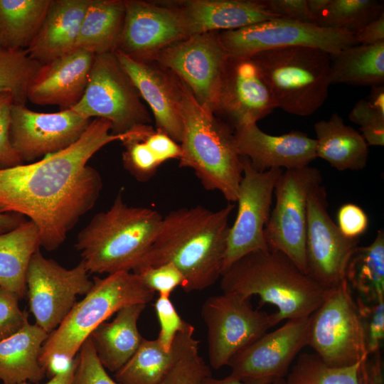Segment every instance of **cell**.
Here are the masks:
<instances>
[{"label": "cell", "instance_id": "681fc988", "mask_svg": "<svg viewBox=\"0 0 384 384\" xmlns=\"http://www.w3.org/2000/svg\"><path fill=\"white\" fill-rule=\"evenodd\" d=\"M144 140L160 164L181 156L180 144L162 132L154 129Z\"/></svg>", "mask_w": 384, "mask_h": 384}, {"label": "cell", "instance_id": "f35d334b", "mask_svg": "<svg viewBox=\"0 0 384 384\" xmlns=\"http://www.w3.org/2000/svg\"><path fill=\"white\" fill-rule=\"evenodd\" d=\"M154 130L150 124L137 126L127 132L121 142L124 146L122 162L124 169L137 181H149L161 165L144 139Z\"/></svg>", "mask_w": 384, "mask_h": 384}, {"label": "cell", "instance_id": "ab89813d", "mask_svg": "<svg viewBox=\"0 0 384 384\" xmlns=\"http://www.w3.org/2000/svg\"><path fill=\"white\" fill-rule=\"evenodd\" d=\"M73 384H119L113 380L100 361L90 337L82 344Z\"/></svg>", "mask_w": 384, "mask_h": 384}, {"label": "cell", "instance_id": "5b68a950", "mask_svg": "<svg viewBox=\"0 0 384 384\" xmlns=\"http://www.w3.org/2000/svg\"><path fill=\"white\" fill-rule=\"evenodd\" d=\"M92 282L42 346L39 362L50 378L69 368L84 341L109 317L124 306L149 303L155 294L133 272L95 277Z\"/></svg>", "mask_w": 384, "mask_h": 384}, {"label": "cell", "instance_id": "60d3db41", "mask_svg": "<svg viewBox=\"0 0 384 384\" xmlns=\"http://www.w3.org/2000/svg\"><path fill=\"white\" fill-rule=\"evenodd\" d=\"M349 119L360 127L368 145H384V112L372 106L366 99L356 103L349 113Z\"/></svg>", "mask_w": 384, "mask_h": 384}, {"label": "cell", "instance_id": "8d00e7d4", "mask_svg": "<svg viewBox=\"0 0 384 384\" xmlns=\"http://www.w3.org/2000/svg\"><path fill=\"white\" fill-rule=\"evenodd\" d=\"M383 9V1L377 0H330L315 23L356 33L384 14Z\"/></svg>", "mask_w": 384, "mask_h": 384}, {"label": "cell", "instance_id": "2e32d148", "mask_svg": "<svg viewBox=\"0 0 384 384\" xmlns=\"http://www.w3.org/2000/svg\"><path fill=\"white\" fill-rule=\"evenodd\" d=\"M242 178L236 203L238 213L230 226L222 274L235 262L257 250H268L265 228L269 220L276 182L284 169L255 170L241 157Z\"/></svg>", "mask_w": 384, "mask_h": 384}, {"label": "cell", "instance_id": "db71d44e", "mask_svg": "<svg viewBox=\"0 0 384 384\" xmlns=\"http://www.w3.org/2000/svg\"><path fill=\"white\" fill-rule=\"evenodd\" d=\"M23 222L22 215L13 213H0V233L10 231Z\"/></svg>", "mask_w": 384, "mask_h": 384}, {"label": "cell", "instance_id": "f1b7e54d", "mask_svg": "<svg viewBox=\"0 0 384 384\" xmlns=\"http://www.w3.org/2000/svg\"><path fill=\"white\" fill-rule=\"evenodd\" d=\"M40 246L38 229L31 220L0 233V287L24 297L28 267Z\"/></svg>", "mask_w": 384, "mask_h": 384}, {"label": "cell", "instance_id": "8992f818", "mask_svg": "<svg viewBox=\"0 0 384 384\" xmlns=\"http://www.w3.org/2000/svg\"><path fill=\"white\" fill-rule=\"evenodd\" d=\"M181 88L183 130L178 166L192 169L205 189L218 191L235 203L243 166L234 130L201 107L182 82Z\"/></svg>", "mask_w": 384, "mask_h": 384}, {"label": "cell", "instance_id": "ee69618b", "mask_svg": "<svg viewBox=\"0 0 384 384\" xmlns=\"http://www.w3.org/2000/svg\"><path fill=\"white\" fill-rule=\"evenodd\" d=\"M154 307L160 325L156 339L161 347L169 352L177 333L187 322L178 314L169 296L159 295Z\"/></svg>", "mask_w": 384, "mask_h": 384}, {"label": "cell", "instance_id": "d4e9b609", "mask_svg": "<svg viewBox=\"0 0 384 384\" xmlns=\"http://www.w3.org/2000/svg\"><path fill=\"white\" fill-rule=\"evenodd\" d=\"M90 0H52L34 39L26 49L41 65L75 50L80 25Z\"/></svg>", "mask_w": 384, "mask_h": 384}, {"label": "cell", "instance_id": "f5cc1de1", "mask_svg": "<svg viewBox=\"0 0 384 384\" xmlns=\"http://www.w3.org/2000/svg\"><path fill=\"white\" fill-rule=\"evenodd\" d=\"M78 364V358L75 357L70 367L65 371L58 373L46 383L45 384H73L74 375ZM19 384H36L30 382H23Z\"/></svg>", "mask_w": 384, "mask_h": 384}, {"label": "cell", "instance_id": "9c48e42d", "mask_svg": "<svg viewBox=\"0 0 384 384\" xmlns=\"http://www.w3.org/2000/svg\"><path fill=\"white\" fill-rule=\"evenodd\" d=\"M71 109L89 119L108 121L113 134H122L151 122L139 91L114 51L95 55L85 92Z\"/></svg>", "mask_w": 384, "mask_h": 384}, {"label": "cell", "instance_id": "4dcf8cb0", "mask_svg": "<svg viewBox=\"0 0 384 384\" xmlns=\"http://www.w3.org/2000/svg\"><path fill=\"white\" fill-rule=\"evenodd\" d=\"M331 85L377 86L384 83V43L354 45L330 54Z\"/></svg>", "mask_w": 384, "mask_h": 384}, {"label": "cell", "instance_id": "9f6ffc18", "mask_svg": "<svg viewBox=\"0 0 384 384\" xmlns=\"http://www.w3.org/2000/svg\"><path fill=\"white\" fill-rule=\"evenodd\" d=\"M329 1L330 0H306L309 13L314 23L326 9Z\"/></svg>", "mask_w": 384, "mask_h": 384}, {"label": "cell", "instance_id": "7dc6e473", "mask_svg": "<svg viewBox=\"0 0 384 384\" xmlns=\"http://www.w3.org/2000/svg\"><path fill=\"white\" fill-rule=\"evenodd\" d=\"M337 220L338 229L348 238H359L368 225L366 213L360 206L353 203H346L340 207Z\"/></svg>", "mask_w": 384, "mask_h": 384}, {"label": "cell", "instance_id": "7a4b0ae2", "mask_svg": "<svg viewBox=\"0 0 384 384\" xmlns=\"http://www.w3.org/2000/svg\"><path fill=\"white\" fill-rule=\"evenodd\" d=\"M235 207L228 203L217 210L197 205L170 211L132 271L171 262L182 273L186 292L212 286L222 274L229 218Z\"/></svg>", "mask_w": 384, "mask_h": 384}, {"label": "cell", "instance_id": "83f0119b", "mask_svg": "<svg viewBox=\"0 0 384 384\" xmlns=\"http://www.w3.org/2000/svg\"><path fill=\"white\" fill-rule=\"evenodd\" d=\"M316 157L338 171L363 169L368 158V144L361 134L344 123L336 112L314 125Z\"/></svg>", "mask_w": 384, "mask_h": 384}, {"label": "cell", "instance_id": "e575fe53", "mask_svg": "<svg viewBox=\"0 0 384 384\" xmlns=\"http://www.w3.org/2000/svg\"><path fill=\"white\" fill-rule=\"evenodd\" d=\"M172 353L166 351L158 340L146 339L132 358L114 373L119 384H159L168 371Z\"/></svg>", "mask_w": 384, "mask_h": 384}, {"label": "cell", "instance_id": "7bdbcfd3", "mask_svg": "<svg viewBox=\"0 0 384 384\" xmlns=\"http://www.w3.org/2000/svg\"><path fill=\"white\" fill-rule=\"evenodd\" d=\"M146 286L159 295L169 296L178 286L183 285L184 277L173 263L168 262L154 267H144L134 271Z\"/></svg>", "mask_w": 384, "mask_h": 384}, {"label": "cell", "instance_id": "74e56055", "mask_svg": "<svg viewBox=\"0 0 384 384\" xmlns=\"http://www.w3.org/2000/svg\"><path fill=\"white\" fill-rule=\"evenodd\" d=\"M40 66L26 50L0 47V92H9L15 104L26 105L28 83Z\"/></svg>", "mask_w": 384, "mask_h": 384}, {"label": "cell", "instance_id": "44dd1931", "mask_svg": "<svg viewBox=\"0 0 384 384\" xmlns=\"http://www.w3.org/2000/svg\"><path fill=\"white\" fill-rule=\"evenodd\" d=\"M114 53L151 110L156 130L180 144L183 130L181 80L154 60L134 59L118 50Z\"/></svg>", "mask_w": 384, "mask_h": 384}, {"label": "cell", "instance_id": "30bf717a", "mask_svg": "<svg viewBox=\"0 0 384 384\" xmlns=\"http://www.w3.org/2000/svg\"><path fill=\"white\" fill-rule=\"evenodd\" d=\"M250 299L223 292L203 302L201 314L207 328L208 356L213 368L228 366L237 353L276 326L272 313L253 309Z\"/></svg>", "mask_w": 384, "mask_h": 384}, {"label": "cell", "instance_id": "ffe728a7", "mask_svg": "<svg viewBox=\"0 0 384 384\" xmlns=\"http://www.w3.org/2000/svg\"><path fill=\"white\" fill-rule=\"evenodd\" d=\"M124 5L115 50L134 59L151 60L164 48L187 38L178 13L166 2L124 0Z\"/></svg>", "mask_w": 384, "mask_h": 384}, {"label": "cell", "instance_id": "f546056e", "mask_svg": "<svg viewBox=\"0 0 384 384\" xmlns=\"http://www.w3.org/2000/svg\"><path fill=\"white\" fill-rule=\"evenodd\" d=\"M124 16V0H90L75 50H85L95 55L114 52L121 36Z\"/></svg>", "mask_w": 384, "mask_h": 384}, {"label": "cell", "instance_id": "52a82bcc", "mask_svg": "<svg viewBox=\"0 0 384 384\" xmlns=\"http://www.w3.org/2000/svg\"><path fill=\"white\" fill-rule=\"evenodd\" d=\"M250 58L259 67L277 108L309 116L325 102L331 85L330 54L305 46L279 48Z\"/></svg>", "mask_w": 384, "mask_h": 384}, {"label": "cell", "instance_id": "b9f144b4", "mask_svg": "<svg viewBox=\"0 0 384 384\" xmlns=\"http://www.w3.org/2000/svg\"><path fill=\"white\" fill-rule=\"evenodd\" d=\"M356 302L365 329L368 356L378 353L384 337V299L368 303L358 297Z\"/></svg>", "mask_w": 384, "mask_h": 384}, {"label": "cell", "instance_id": "d6a6232c", "mask_svg": "<svg viewBox=\"0 0 384 384\" xmlns=\"http://www.w3.org/2000/svg\"><path fill=\"white\" fill-rule=\"evenodd\" d=\"M351 288L368 303L384 299V232L379 230L371 244L358 246L346 270Z\"/></svg>", "mask_w": 384, "mask_h": 384}, {"label": "cell", "instance_id": "f6af8a7d", "mask_svg": "<svg viewBox=\"0 0 384 384\" xmlns=\"http://www.w3.org/2000/svg\"><path fill=\"white\" fill-rule=\"evenodd\" d=\"M14 103L10 92H0V169L23 164L10 139L11 110Z\"/></svg>", "mask_w": 384, "mask_h": 384}, {"label": "cell", "instance_id": "f907efd6", "mask_svg": "<svg viewBox=\"0 0 384 384\" xmlns=\"http://www.w3.org/2000/svg\"><path fill=\"white\" fill-rule=\"evenodd\" d=\"M355 36L357 44L360 45L384 43V14L362 28Z\"/></svg>", "mask_w": 384, "mask_h": 384}, {"label": "cell", "instance_id": "5bb4252c", "mask_svg": "<svg viewBox=\"0 0 384 384\" xmlns=\"http://www.w3.org/2000/svg\"><path fill=\"white\" fill-rule=\"evenodd\" d=\"M92 284L82 260L67 269L38 250L26 274V292L35 324L50 334L71 310L77 297L85 295Z\"/></svg>", "mask_w": 384, "mask_h": 384}, {"label": "cell", "instance_id": "603a6c76", "mask_svg": "<svg viewBox=\"0 0 384 384\" xmlns=\"http://www.w3.org/2000/svg\"><path fill=\"white\" fill-rule=\"evenodd\" d=\"M95 54L75 49L41 65L27 88V100L38 105L73 107L87 87Z\"/></svg>", "mask_w": 384, "mask_h": 384}, {"label": "cell", "instance_id": "4fadbf2b", "mask_svg": "<svg viewBox=\"0 0 384 384\" xmlns=\"http://www.w3.org/2000/svg\"><path fill=\"white\" fill-rule=\"evenodd\" d=\"M228 59L219 32L214 31L174 43L151 60L174 73L197 102L214 114Z\"/></svg>", "mask_w": 384, "mask_h": 384}, {"label": "cell", "instance_id": "7402d4cb", "mask_svg": "<svg viewBox=\"0 0 384 384\" xmlns=\"http://www.w3.org/2000/svg\"><path fill=\"white\" fill-rule=\"evenodd\" d=\"M238 153L258 171L309 166L316 157V142L305 133L292 131L274 136L251 124L234 130Z\"/></svg>", "mask_w": 384, "mask_h": 384}, {"label": "cell", "instance_id": "7c38bea8", "mask_svg": "<svg viewBox=\"0 0 384 384\" xmlns=\"http://www.w3.org/2000/svg\"><path fill=\"white\" fill-rule=\"evenodd\" d=\"M322 180L315 167L284 170L275 184V205L265 228L268 250L284 253L306 274L307 198Z\"/></svg>", "mask_w": 384, "mask_h": 384}, {"label": "cell", "instance_id": "d6986e66", "mask_svg": "<svg viewBox=\"0 0 384 384\" xmlns=\"http://www.w3.org/2000/svg\"><path fill=\"white\" fill-rule=\"evenodd\" d=\"M277 108L263 75L250 57H228L214 114L233 130L257 124Z\"/></svg>", "mask_w": 384, "mask_h": 384}, {"label": "cell", "instance_id": "836d02e7", "mask_svg": "<svg viewBox=\"0 0 384 384\" xmlns=\"http://www.w3.org/2000/svg\"><path fill=\"white\" fill-rule=\"evenodd\" d=\"M194 332V326L187 322L177 333L171 348V366L159 384H204L212 375L199 353V341Z\"/></svg>", "mask_w": 384, "mask_h": 384}, {"label": "cell", "instance_id": "277c9868", "mask_svg": "<svg viewBox=\"0 0 384 384\" xmlns=\"http://www.w3.org/2000/svg\"><path fill=\"white\" fill-rule=\"evenodd\" d=\"M162 218L151 208L127 205L120 191L107 210L80 230L75 248L89 273L132 272L154 240Z\"/></svg>", "mask_w": 384, "mask_h": 384}, {"label": "cell", "instance_id": "6da1fadb", "mask_svg": "<svg viewBox=\"0 0 384 384\" xmlns=\"http://www.w3.org/2000/svg\"><path fill=\"white\" fill-rule=\"evenodd\" d=\"M126 136L113 134L108 121L96 118L69 147L35 162L0 169V213L27 216L38 229L41 246L56 250L100 196L102 178L88 161Z\"/></svg>", "mask_w": 384, "mask_h": 384}, {"label": "cell", "instance_id": "3957f363", "mask_svg": "<svg viewBox=\"0 0 384 384\" xmlns=\"http://www.w3.org/2000/svg\"><path fill=\"white\" fill-rule=\"evenodd\" d=\"M223 292L246 298L257 295L277 308L276 325L284 320L309 316L329 290L304 273L279 251L257 250L235 262L220 276Z\"/></svg>", "mask_w": 384, "mask_h": 384}, {"label": "cell", "instance_id": "9a60e30c", "mask_svg": "<svg viewBox=\"0 0 384 384\" xmlns=\"http://www.w3.org/2000/svg\"><path fill=\"white\" fill-rule=\"evenodd\" d=\"M326 191L315 186L307 198L306 274L332 289L346 280L348 263L359 246V238L344 236L328 213Z\"/></svg>", "mask_w": 384, "mask_h": 384}, {"label": "cell", "instance_id": "ac0fdd59", "mask_svg": "<svg viewBox=\"0 0 384 384\" xmlns=\"http://www.w3.org/2000/svg\"><path fill=\"white\" fill-rule=\"evenodd\" d=\"M92 120L72 109L44 113L34 112L26 105L14 103L11 142L23 162L33 161L75 143Z\"/></svg>", "mask_w": 384, "mask_h": 384}, {"label": "cell", "instance_id": "484cf974", "mask_svg": "<svg viewBox=\"0 0 384 384\" xmlns=\"http://www.w3.org/2000/svg\"><path fill=\"white\" fill-rule=\"evenodd\" d=\"M146 304L121 308L110 322H103L90 335L98 358L105 369L115 373L135 353L144 338L137 322Z\"/></svg>", "mask_w": 384, "mask_h": 384}, {"label": "cell", "instance_id": "cb8c5ba5", "mask_svg": "<svg viewBox=\"0 0 384 384\" xmlns=\"http://www.w3.org/2000/svg\"><path fill=\"white\" fill-rule=\"evenodd\" d=\"M166 4L178 13L187 37L235 30L279 18L262 0H184Z\"/></svg>", "mask_w": 384, "mask_h": 384}, {"label": "cell", "instance_id": "ba28073f", "mask_svg": "<svg viewBox=\"0 0 384 384\" xmlns=\"http://www.w3.org/2000/svg\"><path fill=\"white\" fill-rule=\"evenodd\" d=\"M306 346L333 367L350 366L368 358L364 326L346 279L331 289L309 316Z\"/></svg>", "mask_w": 384, "mask_h": 384}, {"label": "cell", "instance_id": "4316f807", "mask_svg": "<svg viewBox=\"0 0 384 384\" xmlns=\"http://www.w3.org/2000/svg\"><path fill=\"white\" fill-rule=\"evenodd\" d=\"M48 334L26 321L12 336L0 341V380L3 384L37 383L46 371L39 362Z\"/></svg>", "mask_w": 384, "mask_h": 384}, {"label": "cell", "instance_id": "bcb514c9", "mask_svg": "<svg viewBox=\"0 0 384 384\" xmlns=\"http://www.w3.org/2000/svg\"><path fill=\"white\" fill-rule=\"evenodd\" d=\"M20 298L0 287V341L16 333L28 321V314L19 308Z\"/></svg>", "mask_w": 384, "mask_h": 384}, {"label": "cell", "instance_id": "816d5d0a", "mask_svg": "<svg viewBox=\"0 0 384 384\" xmlns=\"http://www.w3.org/2000/svg\"><path fill=\"white\" fill-rule=\"evenodd\" d=\"M370 361H364L361 366L360 384H383L380 353L372 355Z\"/></svg>", "mask_w": 384, "mask_h": 384}, {"label": "cell", "instance_id": "e0dca14e", "mask_svg": "<svg viewBox=\"0 0 384 384\" xmlns=\"http://www.w3.org/2000/svg\"><path fill=\"white\" fill-rule=\"evenodd\" d=\"M309 317L286 320L237 353L229 361L232 377L245 384H272L284 379L306 346Z\"/></svg>", "mask_w": 384, "mask_h": 384}, {"label": "cell", "instance_id": "d590c367", "mask_svg": "<svg viewBox=\"0 0 384 384\" xmlns=\"http://www.w3.org/2000/svg\"><path fill=\"white\" fill-rule=\"evenodd\" d=\"M358 363L345 367H333L316 354L302 353L289 370L286 384H360L361 366Z\"/></svg>", "mask_w": 384, "mask_h": 384}, {"label": "cell", "instance_id": "8fae6325", "mask_svg": "<svg viewBox=\"0 0 384 384\" xmlns=\"http://www.w3.org/2000/svg\"><path fill=\"white\" fill-rule=\"evenodd\" d=\"M219 38L230 58L251 57L262 51L293 46L316 48L334 54L357 45L355 33L346 30L285 18L220 31Z\"/></svg>", "mask_w": 384, "mask_h": 384}, {"label": "cell", "instance_id": "c3c4849f", "mask_svg": "<svg viewBox=\"0 0 384 384\" xmlns=\"http://www.w3.org/2000/svg\"><path fill=\"white\" fill-rule=\"evenodd\" d=\"M262 1L272 14L279 18L314 23L309 13L306 0H262Z\"/></svg>", "mask_w": 384, "mask_h": 384}, {"label": "cell", "instance_id": "1f68e13d", "mask_svg": "<svg viewBox=\"0 0 384 384\" xmlns=\"http://www.w3.org/2000/svg\"><path fill=\"white\" fill-rule=\"evenodd\" d=\"M52 0H0V47L26 50L37 35Z\"/></svg>", "mask_w": 384, "mask_h": 384}, {"label": "cell", "instance_id": "6f0895ef", "mask_svg": "<svg viewBox=\"0 0 384 384\" xmlns=\"http://www.w3.org/2000/svg\"><path fill=\"white\" fill-rule=\"evenodd\" d=\"M204 384H245L242 381L239 380L237 378L232 377L231 375H228L225 378L218 379L214 378L212 375L209 376L205 380ZM272 384H286L285 378L279 380Z\"/></svg>", "mask_w": 384, "mask_h": 384}, {"label": "cell", "instance_id": "11a10c76", "mask_svg": "<svg viewBox=\"0 0 384 384\" xmlns=\"http://www.w3.org/2000/svg\"><path fill=\"white\" fill-rule=\"evenodd\" d=\"M369 103L380 112H384V85L371 87L366 98Z\"/></svg>", "mask_w": 384, "mask_h": 384}]
</instances>
